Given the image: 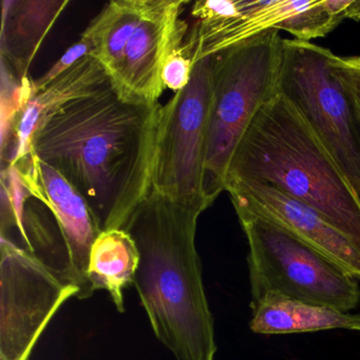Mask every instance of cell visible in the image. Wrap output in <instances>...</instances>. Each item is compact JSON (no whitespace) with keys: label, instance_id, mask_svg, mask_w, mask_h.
Wrapping results in <instances>:
<instances>
[{"label":"cell","instance_id":"cell-3","mask_svg":"<svg viewBox=\"0 0 360 360\" xmlns=\"http://www.w3.org/2000/svg\"><path fill=\"white\" fill-rule=\"evenodd\" d=\"M229 181L275 187L321 214L360 250V203L355 193L281 94L263 105L248 126L231 157Z\"/></svg>","mask_w":360,"mask_h":360},{"label":"cell","instance_id":"cell-20","mask_svg":"<svg viewBox=\"0 0 360 360\" xmlns=\"http://www.w3.org/2000/svg\"><path fill=\"white\" fill-rule=\"evenodd\" d=\"M91 45L86 39H82L75 45L71 46L62 58L52 65L51 68L39 77V79L31 81V90L32 94L39 91L51 82L56 81L60 75L66 73L69 69L72 68L75 64L83 60L86 56H91Z\"/></svg>","mask_w":360,"mask_h":360},{"label":"cell","instance_id":"cell-12","mask_svg":"<svg viewBox=\"0 0 360 360\" xmlns=\"http://www.w3.org/2000/svg\"><path fill=\"white\" fill-rule=\"evenodd\" d=\"M235 210H246L288 229L360 280V250L321 214L307 204L254 181H229L225 186Z\"/></svg>","mask_w":360,"mask_h":360},{"label":"cell","instance_id":"cell-4","mask_svg":"<svg viewBox=\"0 0 360 360\" xmlns=\"http://www.w3.org/2000/svg\"><path fill=\"white\" fill-rule=\"evenodd\" d=\"M279 31L255 35L212 56L204 193L212 205L225 191L231 157L263 105L279 94Z\"/></svg>","mask_w":360,"mask_h":360},{"label":"cell","instance_id":"cell-19","mask_svg":"<svg viewBox=\"0 0 360 360\" xmlns=\"http://www.w3.org/2000/svg\"><path fill=\"white\" fill-rule=\"evenodd\" d=\"M330 72L349 92L360 113V56H330Z\"/></svg>","mask_w":360,"mask_h":360},{"label":"cell","instance_id":"cell-21","mask_svg":"<svg viewBox=\"0 0 360 360\" xmlns=\"http://www.w3.org/2000/svg\"><path fill=\"white\" fill-rule=\"evenodd\" d=\"M345 18L360 20V0H351V4L345 12Z\"/></svg>","mask_w":360,"mask_h":360},{"label":"cell","instance_id":"cell-5","mask_svg":"<svg viewBox=\"0 0 360 360\" xmlns=\"http://www.w3.org/2000/svg\"><path fill=\"white\" fill-rule=\"evenodd\" d=\"M248 242L250 304L269 292L349 313L360 302L357 279L277 223L236 210Z\"/></svg>","mask_w":360,"mask_h":360},{"label":"cell","instance_id":"cell-2","mask_svg":"<svg viewBox=\"0 0 360 360\" xmlns=\"http://www.w3.org/2000/svg\"><path fill=\"white\" fill-rule=\"evenodd\" d=\"M201 212L150 191L123 229L140 252L134 286L160 342L176 360H214V322L195 246Z\"/></svg>","mask_w":360,"mask_h":360},{"label":"cell","instance_id":"cell-18","mask_svg":"<svg viewBox=\"0 0 360 360\" xmlns=\"http://www.w3.org/2000/svg\"><path fill=\"white\" fill-rule=\"evenodd\" d=\"M195 64L184 43L172 49L164 63L162 82L164 88L176 92L184 89L191 83Z\"/></svg>","mask_w":360,"mask_h":360},{"label":"cell","instance_id":"cell-8","mask_svg":"<svg viewBox=\"0 0 360 360\" xmlns=\"http://www.w3.org/2000/svg\"><path fill=\"white\" fill-rule=\"evenodd\" d=\"M0 360H30L41 335L79 290L37 257L0 238Z\"/></svg>","mask_w":360,"mask_h":360},{"label":"cell","instance_id":"cell-13","mask_svg":"<svg viewBox=\"0 0 360 360\" xmlns=\"http://www.w3.org/2000/svg\"><path fill=\"white\" fill-rule=\"evenodd\" d=\"M110 87V79L102 65L94 56H88L56 81L31 94L16 120L13 142L1 161L3 166L15 165L30 155L35 132L63 109Z\"/></svg>","mask_w":360,"mask_h":360},{"label":"cell","instance_id":"cell-17","mask_svg":"<svg viewBox=\"0 0 360 360\" xmlns=\"http://www.w3.org/2000/svg\"><path fill=\"white\" fill-rule=\"evenodd\" d=\"M32 94L31 79L22 81L1 60V90H0V120L1 143L0 153L4 161L13 142L16 120Z\"/></svg>","mask_w":360,"mask_h":360},{"label":"cell","instance_id":"cell-14","mask_svg":"<svg viewBox=\"0 0 360 360\" xmlns=\"http://www.w3.org/2000/svg\"><path fill=\"white\" fill-rule=\"evenodd\" d=\"M67 0H4L0 58L22 81Z\"/></svg>","mask_w":360,"mask_h":360},{"label":"cell","instance_id":"cell-10","mask_svg":"<svg viewBox=\"0 0 360 360\" xmlns=\"http://www.w3.org/2000/svg\"><path fill=\"white\" fill-rule=\"evenodd\" d=\"M15 165L30 197L41 201L56 220L68 256L69 279L79 290V300L90 298V252L102 231L94 212L69 181L33 153Z\"/></svg>","mask_w":360,"mask_h":360},{"label":"cell","instance_id":"cell-1","mask_svg":"<svg viewBox=\"0 0 360 360\" xmlns=\"http://www.w3.org/2000/svg\"><path fill=\"white\" fill-rule=\"evenodd\" d=\"M161 106L125 102L110 87L75 101L33 136L31 153L79 191L102 231L123 229L151 191Z\"/></svg>","mask_w":360,"mask_h":360},{"label":"cell","instance_id":"cell-15","mask_svg":"<svg viewBox=\"0 0 360 360\" xmlns=\"http://www.w3.org/2000/svg\"><path fill=\"white\" fill-rule=\"evenodd\" d=\"M250 328L256 334L286 335L326 330H359V314L290 298L269 292L250 304Z\"/></svg>","mask_w":360,"mask_h":360},{"label":"cell","instance_id":"cell-9","mask_svg":"<svg viewBox=\"0 0 360 360\" xmlns=\"http://www.w3.org/2000/svg\"><path fill=\"white\" fill-rule=\"evenodd\" d=\"M188 1L148 0L139 24L128 35L117 71L110 79L115 94L128 103L159 104L162 70L170 52L184 43L187 22L181 14Z\"/></svg>","mask_w":360,"mask_h":360},{"label":"cell","instance_id":"cell-6","mask_svg":"<svg viewBox=\"0 0 360 360\" xmlns=\"http://www.w3.org/2000/svg\"><path fill=\"white\" fill-rule=\"evenodd\" d=\"M332 52L282 39L278 91L304 120L360 203V113L330 72Z\"/></svg>","mask_w":360,"mask_h":360},{"label":"cell","instance_id":"cell-16","mask_svg":"<svg viewBox=\"0 0 360 360\" xmlns=\"http://www.w3.org/2000/svg\"><path fill=\"white\" fill-rule=\"evenodd\" d=\"M140 252L125 229L101 231L90 252L88 279L92 292L105 290L120 313L125 311L126 288L134 285Z\"/></svg>","mask_w":360,"mask_h":360},{"label":"cell","instance_id":"cell-11","mask_svg":"<svg viewBox=\"0 0 360 360\" xmlns=\"http://www.w3.org/2000/svg\"><path fill=\"white\" fill-rule=\"evenodd\" d=\"M300 0H199L191 9L193 26L185 44L193 64L216 56L255 35L283 30L307 6Z\"/></svg>","mask_w":360,"mask_h":360},{"label":"cell","instance_id":"cell-7","mask_svg":"<svg viewBox=\"0 0 360 360\" xmlns=\"http://www.w3.org/2000/svg\"><path fill=\"white\" fill-rule=\"evenodd\" d=\"M212 56L195 63L191 83L160 109L151 191L203 212Z\"/></svg>","mask_w":360,"mask_h":360}]
</instances>
